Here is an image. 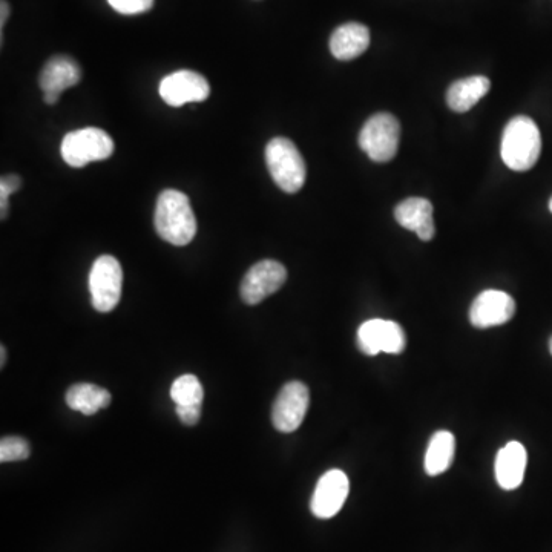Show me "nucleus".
<instances>
[{"instance_id":"ddd939ff","label":"nucleus","mask_w":552,"mask_h":552,"mask_svg":"<svg viewBox=\"0 0 552 552\" xmlns=\"http://www.w3.org/2000/svg\"><path fill=\"white\" fill-rule=\"evenodd\" d=\"M395 218L404 229L416 232L422 241H431L436 235L433 204L427 198L411 197L398 204Z\"/></svg>"},{"instance_id":"423d86ee","label":"nucleus","mask_w":552,"mask_h":552,"mask_svg":"<svg viewBox=\"0 0 552 552\" xmlns=\"http://www.w3.org/2000/svg\"><path fill=\"white\" fill-rule=\"evenodd\" d=\"M123 270L117 258L102 255L92 264L89 273L91 303L97 312L108 313L122 298Z\"/></svg>"},{"instance_id":"5701e85b","label":"nucleus","mask_w":552,"mask_h":552,"mask_svg":"<svg viewBox=\"0 0 552 552\" xmlns=\"http://www.w3.org/2000/svg\"><path fill=\"white\" fill-rule=\"evenodd\" d=\"M22 180L17 175H4L0 180V207H2V220L8 215V198L19 191Z\"/></svg>"},{"instance_id":"2eb2a0df","label":"nucleus","mask_w":552,"mask_h":552,"mask_svg":"<svg viewBox=\"0 0 552 552\" xmlns=\"http://www.w3.org/2000/svg\"><path fill=\"white\" fill-rule=\"evenodd\" d=\"M82 79V69L76 60L66 56H56L48 60L40 73V88L43 94H62L68 88H73Z\"/></svg>"},{"instance_id":"cd10ccee","label":"nucleus","mask_w":552,"mask_h":552,"mask_svg":"<svg viewBox=\"0 0 552 552\" xmlns=\"http://www.w3.org/2000/svg\"><path fill=\"white\" fill-rule=\"evenodd\" d=\"M549 352H551L552 355V338L549 339Z\"/></svg>"},{"instance_id":"9d476101","label":"nucleus","mask_w":552,"mask_h":552,"mask_svg":"<svg viewBox=\"0 0 552 552\" xmlns=\"http://www.w3.org/2000/svg\"><path fill=\"white\" fill-rule=\"evenodd\" d=\"M158 91L165 103L180 108L186 103L204 102L211 94V86L201 74L183 69L161 80Z\"/></svg>"},{"instance_id":"4468645a","label":"nucleus","mask_w":552,"mask_h":552,"mask_svg":"<svg viewBox=\"0 0 552 552\" xmlns=\"http://www.w3.org/2000/svg\"><path fill=\"white\" fill-rule=\"evenodd\" d=\"M528 454L520 442H508L496 456V480L503 490H516L522 485L525 477Z\"/></svg>"},{"instance_id":"0eeeda50","label":"nucleus","mask_w":552,"mask_h":552,"mask_svg":"<svg viewBox=\"0 0 552 552\" xmlns=\"http://www.w3.org/2000/svg\"><path fill=\"white\" fill-rule=\"evenodd\" d=\"M405 345H407V338L398 322L379 318L368 319L359 327L358 347L365 355L376 356L379 353L399 355L404 352Z\"/></svg>"},{"instance_id":"a211bd4d","label":"nucleus","mask_w":552,"mask_h":552,"mask_svg":"<svg viewBox=\"0 0 552 552\" xmlns=\"http://www.w3.org/2000/svg\"><path fill=\"white\" fill-rule=\"evenodd\" d=\"M111 393L99 385L80 384L73 385L66 391L65 401L71 410L79 411L85 416L99 413L100 410H105L111 404Z\"/></svg>"},{"instance_id":"aec40b11","label":"nucleus","mask_w":552,"mask_h":552,"mask_svg":"<svg viewBox=\"0 0 552 552\" xmlns=\"http://www.w3.org/2000/svg\"><path fill=\"white\" fill-rule=\"evenodd\" d=\"M171 398L175 402V408H201L204 399L203 385L197 376H180L172 384Z\"/></svg>"},{"instance_id":"20e7f679","label":"nucleus","mask_w":552,"mask_h":552,"mask_svg":"<svg viewBox=\"0 0 552 552\" xmlns=\"http://www.w3.org/2000/svg\"><path fill=\"white\" fill-rule=\"evenodd\" d=\"M401 142V123L395 115L379 112L362 126L359 146L376 163H387L398 154Z\"/></svg>"},{"instance_id":"f8f14e48","label":"nucleus","mask_w":552,"mask_h":552,"mask_svg":"<svg viewBox=\"0 0 552 552\" xmlns=\"http://www.w3.org/2000/svg\"><path fill=\"white\" fill-rule=\"evenodd\" d=\"M516 301L500 290H485L470 307V322L476 329L502 326L513 319Z\"/></svg>"},{"instance_id":"6ab92c4d","label":"nucleus","mask_w":552,"mask_h":552,"mask_svg":"<svg viewBox=\"0 0 552 552\" xmlns=\"http://www.w3.org/2000/svg\"><path fill=\"white\" fill-rule=\"evenodd\" d=\"M456 453V439L450 431H437L431 436L425 453V471L428 476H439L451 467Z\"/></svg>"},{"instance_id":"7ed1b4c3","label":"nucleus","mask_w":552,"mask_h":552,"mask_svg":"<svg viewBox=\"0 0 552 552\" xmlns=\"http://www.w3.org/2000/svg\"><path fill=\"white\" fill-rule=\"evenodd\" d=\"M266 163L270 175L280 189L296 194L306 181L303 155L289 138L276 137L266 148Z\"/></svg>"},{"instance_id":"6e6552de","label":"nucleus","mask_w":552,"mask_h":552,"mask_svg":"<svg viewBox=\"0 0 552 552\" xmlns=\"http://www.w3.org/2000/svg\"><path fill=\"white\" fill-rule=\"evenodd\" d=\"M310 404V391L306 384L290 381L281 388L272 408L273 427L281 433L298 430L306 418Z\"/></svg>"},{"instance_id":"412c9836","label":"nucleus","mask_w":552,"mask_h":552,"mask_svg":"<svg viewBox=\"0 0 552 552\" xmlns=\"http://www.w3.org/2000/svg\"><path fill=\"white\" fill-rule=\"evenodd\" d=\"M30 454V444L22 437L8 436L0 441V462L2 464L28 459Z\"/></svg>"},{"instance_id":"f3484780","label":"nucleus","mask_w":552,"mask_h":552,"mask_svg":"<svg viewBox=\"0 0 552 552\" xmlns=\"http://www.w3.org/2000/svg\"><path fill=\"white\" fill-rule=\"evenodd\" d=\"M491 82L485 76L457 80L447 91V103L454 112H467L487 96Z\"/></svg>"},{"instance_id":"1a4fd4ad","label":"nucleus","mask_w":552,"mask_h":552,"mask_svg":"<svg viewBox=\"0 0 552 552\" xmlns=\"http://www.w3.org/2000/svg\"><path fill=\"white\" fill-rule=\"evenodd\" d=\"M287 280V270L278 261L264 260L250 267L240 287L241 299L249 306H257L278 292Z\"/></svg>"},{"instance_id":"f257e3e1","label":"nucleus","mask_w":552,"mask_h":552,"mask_svg":"<svg viewBox=\"0 0 552 552\" xmlns=\"http://www.w3.org/2000/svg\"><path fill=\"white\" fill-rule=\"evenodd\" d=\"M154 223L157 234L172 246H186L197 234V220L188 195L174 189L158 195Z\"/></svg>"},{"instance_id":"393cba45","label":"nucleus","mask_w":552,"mask_h":552,"mask_svg":"<svg viewBox=\"0 0 552 552\" xmlns=\"http://www.w3.org/2000/svg\"><path fill=\"white\" fill-rule=\"evenodd\" d=\"M2 17H0V27L4 28L5 22H7L8 14H10V5L5 2V0H2Z\"/></svg>"},{"instance_id":"bb28decb","label":"nucleus","mask_w":552,"mask_h":552,"mask_svg":"<svg viewBox=\"0 0 552 552\" xmlns=\"http://www.w3.org/2000/svg\"><path fill=\"white\" fill-rule=\"evenodd\" d=\"M5 359H7V352H5V347L2 345V347H0V367H4Z\"/></svg>"},{"instance_id":"b1692460","label":"nucleus","mask_w":552,"mask_h":552,"mask_svg":"<svg viewBox=\"0 0 552 552\" xmlns=\"http://www.w3.org/2000/svg\"><path fill=\"white\" fill-rule=\"evenodd\" d=\"M175 411H177L178 418L184 425L194 427L200 421L201 408H175Z\"/></svg>"},{"instance_id":"39448f33","label":"nucleus","mask_w":552,"mask_h":552,"mask_svg":"<svg viewBox=\"0 0 552 552\" xmlns=\"http://www.w3.org/2000/svg\"><path fill=\"white\" fill-rule=\"evenodd\" d=\"M114 140L99 128L69 132L62 142L63 160L71 168H85L92 161H103L114 152Z\"/></svg>"},{"instance_id":"4be33fe9","label":"nucleus","mask_w":552,"mask_h":552,"mask_svg":"<svg viewBox=\"0 0 552 552\" xmlns=\"http://www.w3.org/2000/svg\"><path fill=\"white\" fill-rule=\"evenodd\" d=\"M108 2L117 13L126 14V16L146 13L154 7V0H108Z\"/></svg>"},{"instance_id":"c85d7f7f","label":"nucleus","mask_w":552,"mask_h":552,"mask_svg":"<svg viewBox=\"0 0 552 552\" xmlns=\"http://www.w3.org/2000/svg\"><path fill=\"white\" fill-rule=\"evenodd\" d=\"M549 211L552 212V198H551V200H549Z\"/></svg>"},{"instance_id":"f03ea898","label":"nucleus","mask_w":552,"mask_h":552,"mask_svg":"<svg viewBox=\"0 0 552 552\" xmlns=\"http://www.w3.org/2000/svg\"><path fill=\"white\" fill-rule=\"evenodd\" d=\"M542 152V135L539 126L526 115H519L508 122L502 135L503 163L511 171L525 172L536 166Z\"/></svg>"},{"instance_id":"dca6fc26","label":"nucleus","mask_w":552,"mask_h":552,"mask_svg":"<svg viewBox=\"0 0 552 552\" xmlns=\"http://www.w3.org/2000/svg\"><path fill=\"white\" fill-rule=\"evenodd\" d=\"M370 31L358 22L344 23L330 37V51L338 60H353L367 51Z\"/></svg>"},{"instance_id":"9b49d317","label":"nucleus","mask_w":552,"mask_h":552,"mask_svg":"<svg viewBox=\"0 0 552 552\" xmlns=\"http://www.w3.org/2000/svg\"><path fill=\"white\" fill-rule=\"evenodd\" d=\"M349 477L344 471L330 470L322 474L313 491L310 510L318 519H332L342 510L349 496Z\"/></svg>"},{"instance_id":"a878e982","label":"nucleus","mask_w":552,"mask_h":552,"mask_svg":"<svg viewBox=\"0 0 552 552\" xmlns=\"http://www.w3.org/2000/svg\"><path fill=\"white\" fill-rule=\"evenodd\" d=\"M59 99V94H51V92H48V94H43V100H45L48 105H56V103L59 102Z\"/></svg>"}]
</instances>
